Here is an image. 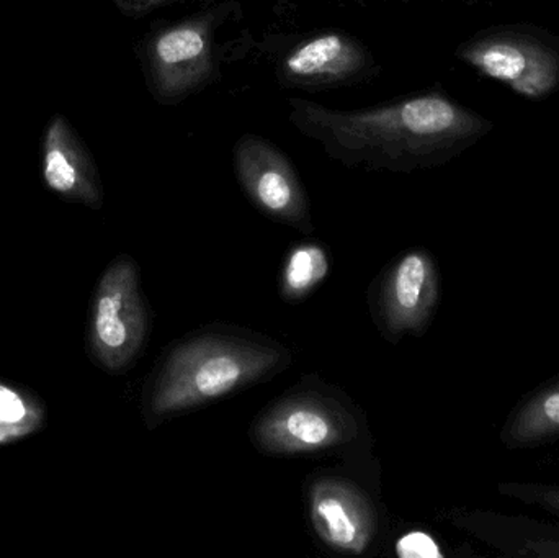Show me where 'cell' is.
<instances>
[{
    "label": "cell",
    "instance_id": "5bb4252c",
    "mask_svg": "<svg viewBox=\"0 0 559 558\" xmlns=\"http://www.w3.org/2000/svg\"><path fill=\"white\" fill-rule=\"evenodd\" d=\"M329 261L318 245H299L293 249L283 272L282 295L286 300H301L328 275Z\"/></svg>",
    "mask_w": 559,
    "mask_h": 558
},
{
    "label": "cell",
    "instance_id": "9a60e30c",
    "mask_svg": "<svg viewBox=\"0 0 559 558\" xmlns=\"http://www.w3.org/2000/svg\"><path fill=\"white\" fill-rule=\"evenodd\" d=\"M501 491L515 500L524 501L527 504L544 508L550 513L559 517V487H547V485H501Z\"/></svg>",
    "mask_w": 559,
    "mask_h": 558
},
{
    "label": "cell",
    "instance_id": "3957f363",
    "mask_svg": "<svg viewBox=\"0 0 559 558\" xmlns=\"http://www.w3.org/2000/svg\"><path fill=\"white\" fill-rule=\"evenodd\" d=\"M241 19L235 0L205 3L199 12L151 25L138 48L147 91L163 107H176L222 75L225 49L219 33Z\"/></svg>",
    "mask_w": 559,
    "mask_h": 558
},
{
    "label": "cell",
    "instance_id": "52a82bcc",
    "mask_svg": "<svg viewBox=\"0 0 559 558\" xmlns=\"http://www.w3.org/2000/svg\"><path fill=\"white\" fill-rule=\"evenodd\" d=\"M236 176L251 202L277 222L309 231L305 187L289 157L261 134L248 133L233 147Z\"/></svg>",
    "mask_w": 559,
    "mask_h": 558
},
{
    "label": "cell",
    "instance_id": "9c48e42d",
    "mask_svg": "<svg viewBox=\"0 0 559 558\" xmlns=\"http://www.w3.org/2000/svg\"><path fill=\"white\" fill-rule=\"evenodd\" d=\"M318 536L338 553L364 554L377 533V514L368 498L341 478H319L309 491Z\"/></svg>",
    "mask_w": 559,
    "mask_h": 558
},
{
    "label": "cell",
    "instance_id": "ffe728a7",
    "mask_svg": "<svg viewBox=\"0 0 559 558\" xmlns=\"http://www.w3.org/2000/svg\"><path fill=\"white\" fill-rule=\"evenodd\" d=\"M462 2L473 3V2H475V0H462Z\"/></svg>",
    "mask_w": 559,
    "mask_h": 558
},
{
    "label": "cell",
    "instance_id": "2e32d148",
    "mask_svg": "<svg viewBox=\"0 0 559 558\" xmlns=\"http://www.w3.org/2000/svg\"><path fill=\"white\" fill-rule=\"evenodd\" d=\"M118 9L127 16L140 19V16L150 15L156 10L167 9V7L187 5V3H210L215 0H114Z\"/></svg>",
    "mask_w": 559,
    "mask_h": 558
},
{
    "label": "cell",
    "instance_id": "30bf717a",
    "mask_svg": "<svg viewBox=\"0 0 559 558\" xmlns=\"http://www.w3.org/2000/svg\"><path fill=\"white\" fill-rule=\"evenodd\" d=\"M41 169L46 187L68 202L100 209V177L91 151L64 115L49 118L41 140Z\"/></svg>",
    "mask_w": 559,
    "mask_h": 558
},
{
    "label": "cell",
    "instance_id": "d6986e66",
    "mask_svg": "<svg viewBox=\"0 0 559 558\" xmlns=\"http://www.w3.org/2000/svg\"><path fill=\"white\" fill-rule=\"evenodd\" d=\"M338 2L365 3L367 0H338Z\"/></svg>",
    "mask_w": 559,
    "mask_h": 558
},
{
    "label": "cell",
    "instance_id": "ba28073f",
    "mask_svg": "<svg viewBox=\"0 0 559 558\" xmlns=\"http://www.w3.org/2000/svg\"><path fill=\"white\" fill-rule=\"evenodd\" d=\"M380 74V62L360 39L334 29L298 39L275 62V78L288 88L344 87Z\"/></svg>",
    "mask_w": 559,
    "mask_h": 558
},
{
    "label": "cell",
    "instance_id": "7a4b0ae2",
    "mask_svg": "<svg viewBox=\"0 0 559 558\" xmlns=\"http://www.w3.org/2000/svg\"><path fill=\"white\" fill-rule=\"evenodd\" d=\"M288 364L283 347L241 337L205 334L179 344L167 357L147 400V416L197 408L251 385Z\"/></svg>",
    "mask_w": 559,
    "mask_h": 558
},
{
    "label": "cell",
    "instance_id": "5b68a950",
    "mask_svg": "<svg viewBox=\"0 0 559 558\" xmlns=\"http://www.w3.org/2000/svg\"><path fill=\"white\" fill-rule=\"evenodd\" d=\"M147 313L140 290V272L121 256L98 282L92 301L88 343L92 356L108 370H123L143 349Z\"/></svg>",
    "mask_w": 559,
    "mask_h": 558
},
{
    "label": "cell",
    "instance_id": "ac0fdd59",
    "mask_svg": "<svg viewBox=\"0 0 559 558\" xmlns=\"http://www.w3.org/2000/svg\"><path fill=\"white\" fill-rule=\"evenodd\" d=\"M524 549L528 556L559 558V541H528Z\"/></svg>",
    "mask_w": 559,
    "mask_h": 558
},
{
    "label": "cell",
    "instance_id": "4fadbf2b",
    "mask_svg": "<svg viewBox=\"0 0 559 558\" xmlns=\"http://www.w3.org/2000/svg\"><path fill=\"white\" fill-rule=\"evenodd\" d=\"M45 419L41 403L28 393L0 383V444L38 431Z\"/></svg>",
    "mask_w": 559,
    "mask_h": 558
},
{
    "label": "cell",
    "instance_id": "e0dca14e",
    "mask_svg": "<svg viewBox=\"0 0 559 558\" xmlns=\"http://www.w3.org/2000/svg\"><path fill=\"white\" fill-rule=\"evenodd\" d=\"M396 553L400 557H436L440 556L439 547L427 534L409 533L401 537L396 544Z\"/></svg>",
    "mask_w": 559,
    "mask_h": 558
},
{
    "label": "cell",
    "instance_id": "6da1fadb",
    "mask_svg": "<svg viewBox=\"0 0 559 558\" xmlns=\"http://www.w3.org/2000/svg\"><path fill=\"white\" fill-rule=\"evenodd\" d=\"M288 121L335 163L391 173L443 166L495 130V121L443 91L358 110L286 98Z\"/></svg>",
    "mask_w": 559,
    "mask_h": 558
},
{
    "label": "cell",
    "instance_id": "8992f818",
    "mask_svg": "<svg viewBox=\"0 0 559 558\" xmlns=\"http://www.w3.org/2000/svg\"><path fill=\"white\" fill-rule=\"evenodd\" d=\"M357 422L334 400L295 395L282 400L252 428L255 444L274 455L316 454L354 441Z\"/></svg>",
    "mask_w": 559,
    "mask_h": 558
},
{
    "label": "cell",
    "instance_id": "7c38bea8",
    "mask_svg": "<svg viewBox=\"0 0 559 558\" xmlns=\"http://www.w3.org/2000/svg\"><path fill=\"white\" fill-rule=\"evenodd\" d=\"M559 436V383L535 393L506 425L509 448H527Z\"/></svg>",
    "mask_w": 559,
    "mask_h": 558
},
{
    "label": "cell",
    "instance_id": "8fae6325",
    "mask_svg": "<svg viewBox=\"0 0 559 558\" xmlns=\"http://www.w3.org/2000/svg\"><path fill=\"white\" fill-rule=\"evenodd\" d=\"M439 301V272L432 256L411 251L401 258L384 282L381 314L391 333L426 330Z\"/></svg>",
    "mask_w": 559,
    "mask_h": 558
},
{
    "label": "cell",
    "instance_id": "277c9868",
    "mask_svg": "<svg viewBox=\"0 0 559 558\" xmlns=\"http://www.w3.org/2000/svg\"><path fill=\"white\" fill-rule=\"evenodd\" d=\"M455 56L528 100H545L559 91V36L544 26H488L460 43Z\"/></svg>",
    "mask_w": 559,
    "mask_h": 558
}]
</instances>
